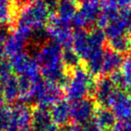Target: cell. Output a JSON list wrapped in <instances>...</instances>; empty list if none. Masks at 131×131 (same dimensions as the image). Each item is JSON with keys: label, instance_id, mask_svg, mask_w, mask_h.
I'll return each instance as SVG.
<instances>
[{"label": "cell", "instance_id": "cell-1", "mask_svg": "<svg viewBox=\"0 0 131 131\" xmlns=\"http://www.w3.org/2000/svg\"><path fill=\"white\" fill-rule=\"evenodd\" d=\"M49 12L43 0L26 3L15 15V28L36 31L46 27L49 20Z\"/></svg>", "mask_w": 131, "mask_h": 131}, {"label": "cell", "instance_id": "cell-2", "mask_svg": "<svg viewBox=\"0 0 131 131\" xmlns=\"http://www.w3.org/2000/svg\"><path fill=\"white\" fill-rule=\"evenodd\" d=\"M95 87L96 80L88 73L85 68L80 66L71 70L68 83L64 87V93L69 102H74L86 97L93 98Z\"/></svg>", "mask_w": 131, "mask_h": 131}, {"label": "cell", "instance_id": "cell-3", "mask_svg": "<svg viewBox=\"0 0 131 131\" xmlns=\"http://www.w3.org/2000/svg\"><path fill=\"white\" fill-rule=\"evenodd\" d=\"M46 28L50 40L58 43L63 49L72 48L74 31L71 23L64 22L56 15H52V16L49 17Z\"/></svg>", "mask_w": 131, "mask_h": 131}, {"label": "cell", "instance_id": "cell-4", "mask_svg": "<svg viewBox=\"0 0 131 131\" xmlns=\"http://www.w3.org/2000/svg\"><path fill=\"white\" fill-rule=\"evenodd\" d=\"M10 62L12 64L14 73L16 74L17 77H25L29 78L31 83L41 77L40 66L35 58L30 56L25 51L10 58Z\"/></svg>", "mask_w": 131, "mask_h": 131}, {"label": "cell", "instance_id": "cell-5", "mask_svg": "<svg viewBox=\"0 0 131 131\" xmlns=\"http://www.w3.org/2000/svg\"><path fill=\"white\" fill-rule=\"evenodd\" d=\"M63 48L52 40H49L40 48L33 58L40 68H49L62 63L61 56Z\"/></svg>", "mask_w": 131, "mask_h": 131}, {"label": "cell", "instance_id": "cell-6", "mask_svg": "<svg viewBox=\"0 0 131 131\" xmlns=\"http://www.w3.org/2000/svg\"><path fill=\"white\" fill-rule=\"evenodd\" d=\"M108 108L121 121L131 119V95L127 92L117 88L110 100Z\"/></svg>", "mask_w": 131, "mask_h": 131}, {"label": "cell", "instance_id": "cell-7", "mask_svg": "<svg viewBox=\"0 0 131 131\" xmlns=\"http://www.w3.org/2000/svg\"><path fill=\"white\" fill-rule=\"evenodd\" d=\"M97 109V103L92 97H86L82 100L72 102L71 119L73 123L83 126L91 121Z\"/></svg>", "mask_w": 131, "mask_h": 131}, {"label": "cell", "instance_id": "cell-8", "mask_svg": "<svg viewBox=\"0 0 131 131\" xmlns=\"http://www.w3.org/2000/svg\"><path fill=\"white\" fill-rule=\"evenodd\" d=\"M32 119V108L22 102H15L10 107V126L20 131L30 128Z\"/></svg>", "mask_w": 131, "mask_h": 131}, {"label": "cell", "instance_id": "cell-9", "mask_svg": "<svg viewBox=\"0 0 131 131\" xmlns=\"http://www.w3.org/2000/svg\"><path fill=\"white\" fill-rule=\"evenodd\" d=\"M116 86L113 84L110 77H100L96 80V87L93 99L97 105L100 107L108 108L109 102L116 90Z\"/></svg>", "mask_w": 131, "mask_h": 131}, {"label": "cell", "instance_id": "cell-10", "mask_svg": "<svg viewBox=\"0 0 131 131\" xmlns=\"http://www.w3.org/2000/svg\"><path fill=\"white\" fill-rule=\"evenodd\" d=\"M1 97L5 102L14 104L18 101L20 96L18 77L13 74L6 78L0 80Z\"/></svg>", "mask_w": 131, "mask_h": 131}, {"label": "cell", "instance_id": "cell-11", "mask_svg": "<svg viewBox=\"0 0 131 131\" xmlns=\"http://www.w3.org/2000/svg\"><path fill=\"white\" fill-rule=\"evenodd\" d=\"M52 122L58 127L69 124L71 120V104L66 100H61L50 110Z\"/></svg>", "mask_w": 131, "mask_h": 131}, {"label": "cell", "instance_id": "cell-12", "mask_svg": "<svg viewBox=\"0 0 131 131\" xmlns=\"http://www.w3.org/2000/svg\"><path fill=\"white\" fill-rule=\"evenodd\" d=\"M124 58L123 55L110 49L109 48L104 49L103 63H102V77H109L114 72L118 71L121 68Z\"/></svg>", "mask_w": 131, "mask_h": 131}, {"label": "cell", "instance_id": "cell-13", "mask_svg": "<svg viewBox=\"0 0 131 131\" xmlns=\"http://www.w3.org/2000/svg\"><path fill=\"white\" fill-rule=\"evenodd\" d=\"M72 48L79 56L81 60L85 62L89 60L90 49L87 30H75L74 31Z\"/></svg>", "mask_w": 131, "mask_h": 131}, {"label": "cell", "instance_id": "cell-14", "mask_svg": "<svg viewBox=\"0 0 131 131\" xmlns=\"http://www.w3.org/2000/svg\"><path fill=\"white\" fill-rule=\"evenodd\" d=\"M27 43L28 40L23 36H21L20 34H18L16 31L11 32V34L4 43L6 57L12 58L20 53L24 52L27 47Z\"/></svg>", "mask_w": 131, "mask_h": 131}, {"label": "cell", "instance_id": "cell-15", "mask_svg": "<svg viewBox=\"0 0 131 131\" xmlns=\"http://www.w3.org/2000/svg\"><path fill=\"white\" fill-rule=\"evenodd\" d=\"M93 120L102 131H111L117 123V118L112 111L109 108L100 106L97 107Z\"/></svg>", "mask_w": 131, "mask_h": 131}, {"label": "cell", "instance_id": "cell-16", "mask_svg": "<svg viewBox=\"0 0 131 131\" xmlns=\"http://www.w3.org/2000/svg\"><path fill=\"white\" fill-rule=\"evenodd\" d=\"M53 125L50 111L41 107H35L32 109L31 127L36 131H45Z\"/></svg>", "mask_w": 131, "mask_h": 131}, {"label": "cell", "instance_id": "cell-17", "mask_svg": "<svg viewBox=\"0 0 131 131\" xmlns=\"http://www.w3.org/2000/svg\"><path fill=\"white\" fill-rule=\"evenodd\" d=\"M77 11L78 5L75 0H58L56 15L64 22L71 23Z\"/></svg>", "mask_w": 131, "mask_h": 131}, {"label": "cell", "instance_id": "cell-18", "mask_svg": "<svg viewBox=\"0 0 131 131\" xmlns=\"http://www.w3.org/2000/svg\"><path fill=\"white\" fill-rule=\"evenodd\" d=\"M103 31L105 32L107 39L110 40V39H113L120 36V35L126 34L127 29L123 18L121 17L120 14L118 13V15L113 16L110 20L109 24Z\"/></svg>", "mask_w": 131, "mask_h": 131}, {"label": "cell", "instance_id": "cell-19", "mask_svg": "<svg viewBox=\"0 0 131 131\" xmlns=\"http://www.w3.org/2000/svg\"><path fill=\"white\" fill-rule=\"evenodd\" d=\"M107 44L110 49L124 55L130 52L131 50V37L126 33L116 38L108 40Z\"/></svg>", "mask_w": 131, "mask_h": 131}, {"label": "cell", "instance_id": "cell-20", "mask_svg": "<svg viewBox=\"0 0 131 131\" xmlns=\"http://www.w3.org/2000/svg\"><path fill=\"white\" fill-rule=\"evenodd\" d=\"M103 51L94 54L88 61H86L85 69L92 77H102V63H103Z\"/></svg>", "mask_w": 131, "mask_h": 131}, {"label": "cell", "instance_id": "cell-21", "mask_svg": "<svg viewBox=\"0 0 131 131\" xmlns=\"http://www.w3.org/2000/svg\"><path fill=\"white\" fill-rule=\"evenodd\" d=\"M61 60L65 68L69 71L81 66V58L77 54L73 48H66L62 51Z\"/></svg>", "mask_w": 131, "mask_h": 131}, {"label": "cell", "instance_id": "cell-22", "mask_svg": "<svg viewBox=\"0 0 131 131\" xmlns=\"http://www.w3.org/2000/svg\"><path fill=\"white\" fill-rule=\"evenodd\" d=\"M10 126V108L0 97V131H5Z\"/></svg>", "mask_w": 131, "mask_h": 131}, {"label": "cell", "instance_id": "cell-23", "mask_svg": "<svg viewBox=\"0 0 131 131\" xmlns=\"http://www.w3.org/2000/svg\"><path fill=\"white\" fill-rule=\"evenodd\" d=\"M12 11L11 5H4L0 4V23L6 24L10 21H12Z\"/></svg>", "mask_w": 131, "mask_h": 131}, {"label": "cell", "instance_id": "cell-24", "mask_svg": "<svg viewBox=\"0 0 131 131\" xmlns=\"http://www.w3.org/2000/svg\"><path fill=\"white\" fill-rule=\"evenodd\" d=\"M14 74V70L12 68V64L9 60L5 59L0 63V80L6 78Z\"/></svg>", "mask_w": 131, "mask_h": 131}, {"label": "cell", "instance_id": "cell-25", "mask_svg": "<svg viewBox=\"0 0 131 131\" xmlns=\"http://www.w3.org/2000/svg\"><path fill=\"white\" fill-rule=\"evenodd\" d=\"M102 2L113 6L121 11L131 7V0H102Z\"/></svg>", "mask_w": 131, "mask_h": 131}, {"label": "cell", "instance_id": "cell-26", "mask_svg": "<svg viewBox=\"0 0 131 131\" xmlns=\"http://www.w3.org/2000/svg\"><path fill=\"white\" fill-rule=\"evenodd\" d=\"M10 34H11V28L7 24H0V43L4 44Z\"/></svg>", "mask_w": 131, "mask_h": 131}, {"label": "cell", "instance_id": "cell-27", "mask_svg": "<svg viewBox=\"0 0 131 131\" xmlns=\"http://www.w3.org/2000/svg\"><path fill=\"white\" fill-rule=\"evenodd\" d=\"M119 14L123 18L124 22H125L127 31L131 32V7L128 8V9L122 10V11H120Z\"/></svg>", "mask_w": 131, "mask_h": 131}, {"label": "cell", "instance_id": "cell-28", "mask_svg": "<svg viewBox=\"0 0 131 131\" xmlns=\"http://www.w3.org/2000/svg\"><path fill=\"white\" fill-rule=\"evenodd\" d=\"M44 4L46 5L49 14L54 15L57 11V7L58 5V0H43Z\"/></svg>", "mask_w": 131, "mask_h": 131}, {"label": "cell", "instance_id": "cell-29", "mask_svg": "<svg viewBox=\"0 0 131 131\" xmlns=\"http://www.w3.org/2000/svg\"><path fill=\"white\" fill-rule=\"evenodd\" d=\"M81 131H102L96 124L94 123L93 119L91 121L87 122L84 125L81 126Z\"/></svg>", "mask_w": 131, "mask_h": 131}, {"label": "cell", "instance_id": "cell-30", "mask_svg": "<svg viewBox=\"0 0 131 131\" xmlns=\"http://www.w3.org/2000/svg\"><path fill=\"white\" fill-rule=\"evenodd\" d=\"M59 130L60 131H81V126L77 125L75 123L68 124V125H65L63 127H60Z\"/></svg>", "mask_w": 131, "mask_h": 131}, {"label": "cell", "instance_id": "cell-31", "mask_svg": "<svg viewBox=\"0 0 131 131\" xmlns=\"http://www.w3.org/2000/svg\"><path fill=\"white\" fill-rule=\"evenodd\" d=\"M111 131H127V121H121V120L117 121Z\"/></svg>", "mask_w": 131, "mask_h": 131}, {"label": "cell", "instance_id": "cell-32", "mask_svg": "<svg viewBox=\"0 0 131 131\" xmlns=\"http://www.w3.org/2000/svg\"><path fill=\"white\" fill-rule=\"evenodd\" d=\"M6 51H5L4 44L0 43V63L6 59Z\"/></svg>", "mask_w": 131, "mask_h": 131}, {"label": "cell", "instance_id": "cell-33", "mask_svg": "<svg viewBox=\"0 0 131 131\" xmlns=\"http://www.w3.org/2000/svg\"><path fill=\"white\" fill-rule=\"evenodd\" d=\"M12 1H14L15 2V6H16L17 9H19V8H21L23 6H24V5L26 4V0H12Z\"/></svg>", "mask_w": 131, "mask_h": 131}, {"label": "cell", "instance_id": "cell-34", "mask_svg": "<svg viewBox=\"0 0 131 131\" xmlns=\"http://www.w3.org/2000/svg\"><path fill=\"white\" fill-rule=\"evenodd\" d=\"M12 0H0V4L4 5H11Z\"/></svg>", "mask_w": 131, "mask_h": 131}, {"label": "cell", "instance_id": "cell-35", "mask_svg": "<svg viewBox=\"0 0 131 131\" xmlns=\"http://www.w3.org/2000/svg\"><path fill=\"white\" fill-rule=\"evenodd\" d=\"M89 1H92V0H75V2L77 4H84V3H86V2H89Z\"/></svg>", "mask_w": 131, "mask_h": 131}, {"label": "cell", "instance_id": "cell-36", "mask_svg": "<svg viewBox=\"0 0 131 131\" xmlns=\"http://www.w3.org/2000/svg\"><path fill=\"white\" fill-rule=\"evenodd\" d=\"M5 131H20V130H18V129H16V128H15V127H9L8 128H6Z\"/></svg>", "mask_w": 131, "mask_h": 131}, {"label": "cell", "instance_id": "cell-37", "mask_svg": "<svg viewBox=\"0 0 131 131\" xmlns=\"http://www.w3.org/2000/svg\"><path fill=\"white\" fill-rule=\"evenodd\" d=\"M24 131H36V130H35V129H33V128H31V127H30V128L26 129V130H24Z\"/></svg>", "mask_w": 131, "mask_h": 131}, {"label": "cell", "instance_id": "cell-38", "mask_svg": "<svg viewBox=\"0 0 131 131\" xmlns=\"http://www.w3.org/2000/svg\"><path fill=\"white\" fill-rule=\"evenodd\" d=\"M0 97H1V86H0Z\"/></svg>", "mask_w": 131, "mask_h": 131}, {"label": "cell", "instance_id": "cell-39", "mask_svg": "<svg viewBox=\"0 0 131 131\" xmlns=\"http://www.w3.org/2000/svg\"><path fill=\"white\" fill-rule=\"evenodd\" d=\"M130 53H131V50H130Z\"/></svg>", "mask_w": 131, "mask_h": 131}]
</instances>
